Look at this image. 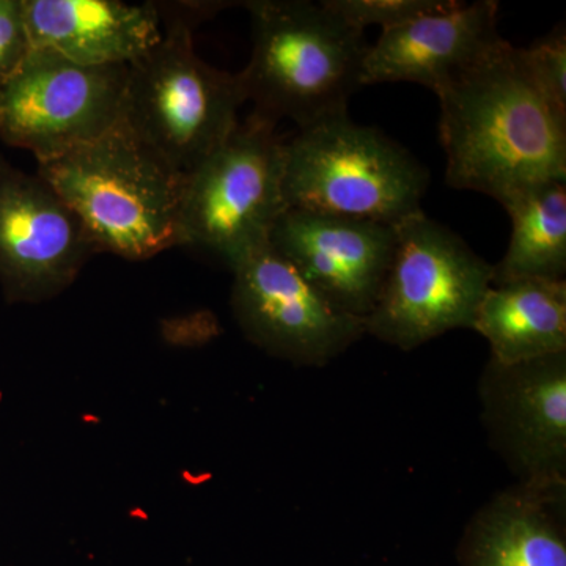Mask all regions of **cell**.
Returning a JSON list of instances; mask_svg holds the SVG:
<instances>
[{
	"instance_id": "8fae6325",
	"label": "cell",
	"mask_w": 566,
	"mask_h": 566,
	"mask_svg": "<svg viewBox=\"0 0 566 566\" xmlns=\"http://www.w3.org/2000/svg\"><path fill=\"white\" fill-rule=\"evenodd\" d=\"M488 441L523 483H566V352L502 364L479 382Z\"/></svg>"
},
{
	"instance_id": "3957f363",
	"label": "cell",
	"mask_w": 566,
	"mask_h": 566,
	"mask_svg": "<svg viewBox=\"0 0 566 566\" xmlns=\"http://www.w3.org/2000/svg\"><path fill=\"white\" fill-rule=\"evenodd\" d=\"M251 61L240 71L245 98L256 117L297 129L348 114L353 93L364 85L370 44L323 2L249 0Z\"/></svg>"
},
{
	"instance_id": "ac0fdd59",
	"label": "cell",
	"mask_w": 566,
	"mask_h": 566,
	"mask_svg": "<svg viewBox=\"0 0 566 566\" xmlns=\"http://www.w3.org/2000/svg\"><path fill=\"white\" fill-rule=\"evenodd\" d=\"M353 28L365 32L368 25H379L382 31L398 28L406 22L455 7V0H322Z\"/></svg>"
},
{
	"instance_id": "ba28073f",
	"label": "cell",
	"mask_w": 566,
	"mask_h": 566,
	"mask_svg": "<svg viewBox=\"0 0 566 566\" xmlns=\"http://www.w3.org/2000/svg\"><path fill=\"white\" fill-rule=\"evenodd\" d=\"M126 77L128 66H85L31 48L0 87V140L36 163L81 147L120 122Z\"/></svg>"
},
{
	"instance_id": "277c9868",
	"label": "cell",
	"mask_w": 566,
	"mask_h": 566,
	"mask_svg": "<svg viewBox=\"0 0 566 566\" xmlns=\"http://www.w3.org/2000/svg\"><path fill=\"white\" fill-rule=\"evenodd\" d=\"M36 175L80 218L96 253L144 262L182 245V177L123 123L40 161Z\"/></svg>"
},
{
	"instance_id": "5b68a950",
	"label": "cell",
	"mask_w": 566,
	"mask_h": 566,
	"mask_svg": "<svg viewBox=\"0 0 566 566\" xmlns=\"http://www.w3.org/2000/svg\"><path fill=\"white\" fill-rule=\"evenodd\" d=\"M428 185L416 156L348 114L297 129L283 144L286 208L397 226L423 211Z\"/></svg>"
},
{
	"instance_id": "8992f818",
	"label": "cell",
	"mask_w": 566,
	"mask_h": 566,
	"mask_svg": "<svg viewBox=\"0 0 566 566\" xmlns=\"http://www.w3.org/2000/svg\"><path fill=\"white\" fill-rule=\"evenodd\" d=\"M273 123L249 115L191 172L182 177V245L199 249L232 268L270 243L286 210L283 144Z\"/></svg>"
},
{
	"instance_id": "7a4b0ae2",
	"label": "cell",
	"mask_w": 566,
	"mask_h": 566,
	"mask_svg": "<svg viewBox=\"0 0 566 566\" xmlns=\"http://www.w3.org/2000/svg\"><path fill=\"white\" fill-rule=\"evenodd\" d=\"M232 2H158L163 39L128 66L122 120L182 175L214 151L240 123V73L202 61L193 31Z\"/></svg>"
},
{
	"instance_id": "4fadbf2b",
	"label": "cell",
	"mask_w": 566,
	"mask_h": 566,
	"mask_svg": "<svg viewBox=\"0 0 566 566\" xmlns=\"http://www.w3.org/2000/svg\"><path fill=\"white\" fill-rule=\"evenodd\" d=\"M504 40L497 2H458L382 31L368 48L364 85L411 82L436 93Z\"/></svg>"
},
{
	"instance_id": "d6986e66",
	"label": "cell",
	"mask_w": 566,
	"mask_h": 566,
	"mask_svg": "<svg viewBox=\"0 0 566 566\" xmlns=\"http://www.w3.org/2000/svg\"><path fill=\"white\" fill-rule=\"evenodd\" d=\"M528 66L538 81L539 87L566 111V32L565 25H557L543 39L524 48Z\"/></svg>"
},
{
	"instance_id": "ffe728a7",
	"label": "cell",
	"mask_w": 566,
	"mask_h": 566,
	"mask_svg": "<svg viewBox=\"0 0 566 566\" xmlns=\"http://www.w3.org/2000/svg\"><path fill=\"white\" fill-rule=\"evenodd\" d=\"M29 51L21 0H0V87Z\"/></svg>"
},
{
	"instance_id": "9c48e42d",
	"label": "cell",
	"mask_w": 566,
	"mask_h": 566,
	"mask_svg": "<svg viewBox=\"0 0 566 566\" xmlns=\"http://www.w3.org/2000/svg\"><path fill=\"white\" fill-rule=\"evenodd\" d=\"M232 273L234 319L268 356L324 367L367 335L365 319L327 300L270 243L248 253Z\"/></svg>"
},
{
	"instance_id": "6da1fadb",
	"label": "cell",
	"mask_w": 566,
	"mask_h": 566,
	"mask_svg": "<svg viewBox=\"0 0 566 566\" xmlns=\"http://www.w3.org/2000/svg\"><path fill=\"white\" fill-rule=\"evenodd\" d=\"M436 95L447 185L504 207L566 180V111L539 87L524 48L502 41Z\"/></svg>"
},
{
	"instance_id": "7c38bea8",
	"label": "cell",
	"mask_w": 566,
	"mask_h": 566,
	"mask_svg": "<svg viewBox=\"0 0 566 566\" xmlns=\"http://www.w3.org/2000/svg\"><path fill=\"white\" fill-rule=\"evenodd\" d=\"M270 244L327 300L365 319L385 285L397 232L389 223L286 208Z\"/></svg>"
},
{
	"instance_id": "52a82bcc",
	"label": "cell",
	"mask_w": 566,
	"mask_h": 566,
	"mask_svg": "<svg viewBox=\"0 0 566 566\" xmlns=\"http://www.w3.org/2000/svg\"><path fill=\"white\" fill-rule=\"evenodd\" d=\"M395 232L389 273L365 318L367 335L412 352L450 331L472 329L493 285V264L424 211L397 223Z\"/></svg>"
},
{
	"instance_id": "30bf717a",
	"label": "cell",
	"mask_w": 566,
	"mask_h": 566,
	"mask_svg": "<svg viewBox=\"0 0 566 566\" xmlns=\"http://www.w3.org/2000/svg\"><path fill=\"white\" fill-rule=\"evenodd\" d=\"M96 249L40 175L0 156V290L9 304H41L69 290Z\"/></svg>"
},
{
	"instance_id": "e0dca14e",
	"label": "cell",
	"mask_w": 566,
	"mask_h": 566,
	"mask_svg": "<svg viewBox=\"0 0 566 566\" xmlns=\"http://www.w3.org/2000/svg\"><path fill=\"white\" fill-rule=\"evenodd\" d=\"M504 208L512 221V237L501 262L493 264V283L565 281L566 180L517 193Z\"/></svg>"
},
{
	"instance_id": "5bb4252c",
	"label": "cell",
	"mask_w": 566,
	"mask_h": 566,
	"mask_svg": "<svg viewBox=\"0 0 566 566\" xmlns=\"http://www.w3.org/2000/svg\"><path fill=\"white\" fill-rule=\"evenodd\" d=\"M33 50L85 66H129L163 39L158 2L21 0Z\"/></svg>"
},
{
	"instance_id": "2e32d148",
	"label": "cell",
	"mask_w": 566,
	"mask_h": 566,
	"mask_svg": "<svg viewBox=\"0 0 566 566\" xmlns=\"http://www.w3.org/2000/svg\"><path fill=\"white\" fill-rule=\"evenodd\" d=\"M472 331L497 363L515 364L566 352V282L520 279L493 283Z\"/></svg>"
},
{
	"instance_id": "9a60e30c",
	"label": "cell",
	"mask_w": 566,
	"mask_h": 566,
	"mask_svg": "<svg viewBox=\"0 0 566 566\" xmlns=\"http://www.w3.org/2000/svg\"><path fill=\"white\" fill-rule=\"evenodd\" d=\"M566 483L506 488L465 526L461 566H566Z\"/></svg>"
}]
</instances>
